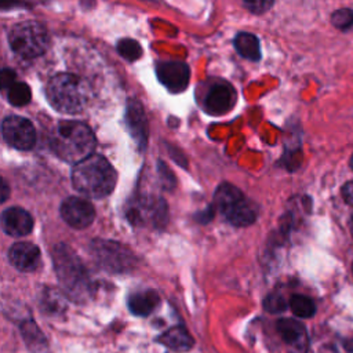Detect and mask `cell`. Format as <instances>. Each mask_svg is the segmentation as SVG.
<instances>
[{"label":"cell","instance_id":"5b68a950","mask_svg":"<svg viewBox=\"0 0 353 353\" xmlns=\"http://www.w3.org/2000/svg\"><path fill=\"white\" fill-rule=\"evenodd\" d=\"M214 204L223 218L237 228L250 226L255 222L256 205L236 186L223 182L214 194Z\"/></svg>","mask_w":353,"mask_h":353},{"label":"cell","instance_id":"6da1fadb","mask_svg":"<svg viewBox=\"0 0 353 353\" xmlns=\"http://www.w3.org/2000/svg\"><path fill=\"white\" fill-rule=\"evenodd\" d=\"M54 269L63 294L73 302L84 303L95 292L94 281L79 255L63 243L52 250Z\"/></svg>","mask_w":353,"mask_h":353},{"label":"cell","instance_id":"f1b7e54d","mask_svg":"<svg viewBox=\"0 0 353 353\" xmlns=\"http://www.w3.org/2000/svg\"><path fill=\"white\" fill-rule=\"evenodd\" d=\"M15 77H17V74H15L14 70H11V69H8V68H4V69L1 70V77H0V80H1V88H3V90H8V88L15 83Z\"/></svg>","mask_w":353,"mask_h":353},{"label":"cell","instance_id":"ffe728a7","mask_svg":"<svg viewBox=\"0 0 353 353\" xmlns=\"http://www.w3.org/2000/svg\"><path fill=\"white\" fill-rule=\"evenodd\" d=\"M21 334L32 353H46L47 339L33 320H26L21 324Z\"/></svg>","mask_w":353,"mask_h":353},{"label":"cell","instance_id":"7c38bea8","mask_svg":"<svg viewBox=\"0 0 353 353\" xmlns=\"http://www.w3.org/2000/svg\"><path fill=\"white\" fill-rule=\"evenodd\" d=\"M236 102L234 88L223 80L212 83L204 97V109L214 116L228 113Z\"/></svg>","mask_w":353,"mask_h":353},{"label":"cell","instance_id":"cb8c5ba5","mask_svg":"<svg viewBox=\"0 0 353 353\" xmlns=\"http://www.w3.org/2000/svg\"><path fill=\"white\" fill-rule=\"evenodd\" d=\"M117 52L127 61L134 62L142 57V47L134 39H121L117 43Z\"/></svg>","mask_w":353,"mask_h":353},{"label":"cell","instance_id":"836d02e7","mask_svg":"<svg viewBox=\"0 0 353 353\" xmlns=\"http://www.w3.org/2000/svg\"><path fill=\"white\" fill-rule=\"evenodd\" d=\"M350 167H352V170H353V156H352V159H350Z\"/></svg>","mask_w":353,"mask_h":353},{"label":"cell","instance_id":"7a4b0ae2","mask_svg":"<svg viewBox=\"0 0 353 353\" xmlns=\"http://www.w3.org/2000/svg\"><path fill=\"white\" fill-rule=\"evenodd\" d=\"M117 174L113 165L101 154H91L74 164L72 170L73 188L91 199L110 194L116 186Z\"/></svg>","mask_w":353,"mask_h":353},{"label":"cell","instance_id":"30bf717a","mask_svg":"<svg viewBox=\"0 0 353 353\" xmlns=\"http://www.w3.org/2000/svg\"><path fill=\"white\" fill-rule=\"evenodd\" d=\"M61 216L70 228L84 229L92 223L95 218V210L88 200L70 196L61 204Z\"/></svg>","mask_w":353,"mask_h":353},{"label":"cell","instance_id":"1f68e13d","mask_svg":"<svg viewBox=\"0 0 353 353\" xmlns=\"http://www.w3.org/2000/svg\"><path fill=\"white\" fill-rule=\"evenodd\" d=\"M345 346H346V349H347L349 352H353V338L349 339V341L345 343Z\"/></svg>","mask_w":353,"mask_h":353},{"label":"cell","instance_id":"603a6c76","mask_svg":"<svg viewBox=\"0 0 353 353\" xmlns=\"http://www.w3.org/2000/svg\"><path fill=\"white\" fill-rule=\"evenodd\" d=\"M7 91H8V94H7L8 102L14 106H25L30 102L32 92L26 83L15 81Z\"/></svg>","mask_w":353,"mask_h":353},{"label":"cell","instance_id":"d6a6232c","mask_svg":"<svg viewBox=\"0 0 353 353\" xmlns=\"http://www.w3.org/2000/svg\"><path fill=\"white\" fill-rule=\"evenodd\" d=\"M350 230H352V234H353V214H352V218H350Z\"/></svg>","mask_w":353,"mask_h":353},{"label":"cell","instance_id":"ba28073f","mask_svg":"<svg viewBox=\"0 0 353 353\" xmlns=\"http://www.w3.org/2000/svg\"><path fill=\"white\" fill-rule=\"evenodd\" d=\"M125 215L134 225H149L156 229L164 228L168 222L167 203L157 196L138 197L128 205Z\"/></svg>","mask_w":353,"mask_h":353},{"label":"cell","instance_id":"d4e9b609","mask_svg":"<svg viewBox=\"0 0 353 353\" xmlns=\"http://www.w3.org/2000/svg\"><path fill=\"white\" fill-rule=\"evenodd\" d=\"M332 25L339 30H347L353 26V10L341 8L332 12L331 15Z\"/></svg>","mask_w":353,"mask_h":353},{"label":"cell","instance_id":"8992f818","mask_svg":"<svg viewBox=\"0 0 353 353\" xmlns=\"http://www.w3.org/2000/svg\"><path fill=\"white\" fill-rule=\"evenodd\" d=\"M8 44L17 55L32 59L47 51L50 34L43 23L37 21H23L10 29Z\"/></svg>","mask_w":353,"mask_h":353},{"label":"cell","instance_id":"4dcf8cb0","mask_svg":"<svg viewBox=\"0 0 353 353\" xmlns=\"http://www.w3.org/2000/svg\"><path fill=\"white\" fill-rule=\"evenodd\" d=\"M1 201H6L7 200V197H8V185H7V182L3 179V182H1Z\"/></svg>","mask_w":353,"mask_h":353},{"label":"cell","instance_id":"d6986e66","mask_svg":"<svg viewBox=\"0 0 353 353\" xmlns=\"http://www.w3.org/2000/svg\"><path fill=\"white\" fill-rule=\"evenodd\" d=\"M276 327L284 342L288 345L303 346L306 341V331L301 323L292 319H281L277 321Z\"/></svg>","mask_w":353,"mask_h":353},{"label":"cell","instance_id":"ac0fdd59","mask_svg":"<svg viewBox=\"0 0 353 353\" xmlns=\"http://www.w3.org/2000/svg\"><path fill=\"white\" fill-rule=\"evenodd\" d=\"M65 296V294H61L54 288H44L40 292L39 307L47 316H59L66 309Z\"/></svg>","mask_w":353,"mask_h":353},{"label":"cell","instance_id":"e0dca14e","mask_svg":"<svg viewBox=\"0 0 353 353\" xmlns=\"http://www.w3.org/2000/svg\"><path fill=\"white\" fill-rule=\"evenodd\" d=\"M159 302H160L159 294L153 290L134 292L128 296V301H127L130 312L135 316L150 314L154 310V307L159 305Z\"/></svg>","mask_w":353,"mask_h":353},{"label":"cell","instance_id":"9a60e30c","mask_svg":"<svg viewBox=\"0 0 353 353\" xmlns=\"http://www.w3.org/2000/svg\"><path fill=\"white\" fill-rule=\"evenodd\" d=\"M125 123L138 146L141 149L145 148L148 141V123H146L145 112L139 102L137 101L130 102L125 113Z\"/></svg>","mask_w":353,"mask_h":353},{"label":"cell","instance_id":"52a82bcc","mask_svg":"<svg viewBox=\"0 0 353 353\" xmlns=\"http://www.w3.org/2000/svg\"><path fill=\"white\" fill-rule=\"evenodd\" d=\"M90 252L95 263L109 273L131 272L137 263L135 255L113 240L94 239L90 243Z\"/></svg>","mask_w":353,"mask_h":353},{"label":"cell","instance_id":"484cf974","mask_svg":"<svg viewBox=\"0 0 353 353\" xmlns=\"http://www.w3.org/2000/svg\"><path fill=\"white\" fill-rule=\"evenodd\" d=\"M263 307L269 313H281L287 309V302L280 294H269L263 301Z\"/></svg>","mask_w":353,"mask_h":353},{"label":"cell","instance_id":"f546056e","mask_svg":"<svg viewBox=\"0 0 353 353\" xmlns=\"http://www.w3.org/2000/svg\"><path fill=\"white\" fill-rule=\"evenodd\" d=\"M342 197L347 204L353 205V181L346 182L342 186Z\"/></svg>","mask_w":353,"mask_h":353},{"label":"cell","instance_id":"277c9868","mask_svg":"<svg viewBox=\"0 0 353 353\" xmlns=\"http://www.w3.org/2000/svg\"><path fill=\"white\" fill-rule=\"evenodd\" d=\"M46 95L54 109L74 114L81 112L88 102V85L76 74L57 73L48 80Z\"/></svg>","mask_w":353,"mask_h":353},{"label":"cell","instance_id":"5bb4252c","mask_svg":"<svg viewBox=\"0 0 353 353\" xmlns=\"http://www.w3.org/2000/svg\"><path fill=\"white\" fill-rule=\"evenodd\" d=\"M1 226L8 236L22 237L32 232L33 218L21 207H10L1 214Z\"/></svg>","mask_w":353,"mask_h":353},{"label":"cell","instance_id":"2e32d148","mask_svg":"<svg viewBox=\"0 0 353 353\" xmlns=\"http://www.w3.org/2000/svg\"><path fill=\"white\" fill-rule=\"evenodd\" d=\"M157 341L164 346H167L168 349L179 353L188 352L193 346V338L182 325H174L168 328L165 332H163L159 336Z\"/></svg>","mask_w":353,"mask_h":353},{"label":"cell","instance_id":"44dd1931","mask_svg":"<svg viewBox=\"0 0 353 353\" xmlns=\"http://www.w3.org/2000/svg\"><path fill=\"white\" fill-rule=\"evenodd\" d=\"M233 46H234L236 51L243 58H245L248 61H259L261 59V46H259V40L255 34L241 32L234 37Z\"/></svg>","mask_w":353,"mask_h":353},{"label":"cell","instance_id":"83f0119b","mask_svg":"<svg viewBox=\"0 0 353 353\" xmlns=\"http://www.w3.org/2000/svg\"><path fill=\"white\" fill-rule=\"evenodd\" d=\"M245 8H248L251 12H255V14H261V12H265L268 11L274 0H243Z\"/></svg>","mask_w":353,"mask_h":353},{"label":"cell","instance_id":"4fadbf2b","mask_svg":"<svg viewBox=\"0 0 353 353\" xmlns=\"http://www.w3.org/2000/svg\"><path fill=\"white\" fill-rule=\"evenodd\" d=\"M10 263L19 272H33L40 265V250L29 241H18L8 250Z\"/></svg>","mask_w":353,"mask_h":353},{"label":"cell","instance_id":"9c48e42d","mask_svg":"<svg viewBox=\"0 0 353 353\" xmlns=\"http://www.w3.org/2000/svg\"><path fill=\"white\" fill-rule=\"evenodd\" d=\"M1 134L4 141L18 150H29L36 143L34 127L22 116H7L1 123Z\"/></svg>","mask_w":353,"mask_h":353},{"label":"cell","instance_id":"7402d4cb","mask_svg":"<svg viewBox=\"0 0 353 353\" xmlns=\"http://www.w3.org/2000/svg\"><path fill=\"white\" fill-rule=\"evenodd\" d=\"M290 309L298 317H312L316 313L314 302L305 295H292L290 299Z\"/></svg>","mask_w":353,"mask_h":353},{"label":"cell","instance_id":"3957f363","mask_svg":"<svg viewBox=\"0 0 353 353\" xmlns=\"http://www.w3.org/2000/svg\"><path fill=\"white\" fill-rule=\"evenodd\" d=\"M50 146L61 160L77 164L92 154L95 137L85 123L65 120L57 124L50 139Z\"/></svg>","mask_w":353,"mask_h":353},{"label":"cell","instance_id":"8fae6325","mask_svg":"<svg viewBox=\"0 0 353 353\" xmlns=\"http://www.w3.org/2000/svg\"><path fill=\"white\" fill-rule=\"evenodd\" d=\"M159 81L172 92L183 91L190 79V69L181 61H161L156 65Z\"/></svg>","mask_w":353,"mask_h":353},{"label":"cell","instance_id":"4316f807","mask_svg":"<svg viewBox=\"0 0 353 353\" xmlns=\"http://www.w3.org/2000/svg\"><path fill=\"white\" fill-rule=\"evenodd\" d=\"M157 171H159V176H160L163 188L167 190H172L175 188V178H174L172 172L170 171V168L163 161H159Z\"/></svg>","mask_w":353,"mask_h":353}]
</instances>
